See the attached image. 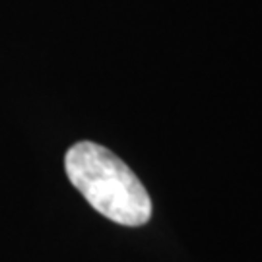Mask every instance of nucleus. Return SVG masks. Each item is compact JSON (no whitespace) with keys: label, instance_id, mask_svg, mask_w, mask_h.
Wrapping results in <instances>:
<instances>
[{"label":"nucleus","instance_id":"nucleus-1","mask_svg":"<svg viewBox=\"0 0 262 262\" xmlns=\"http://www.w3.org/2000/svg\"><path fill=\"white\" fill-rule=\"evenodd\" d=\"M64 169L90 206L128 227L151 217V200L140 179L121 158L94 142H78L66 151Z\"/></svg>","mask_w":262,"mask_h":262}]
</instances>
